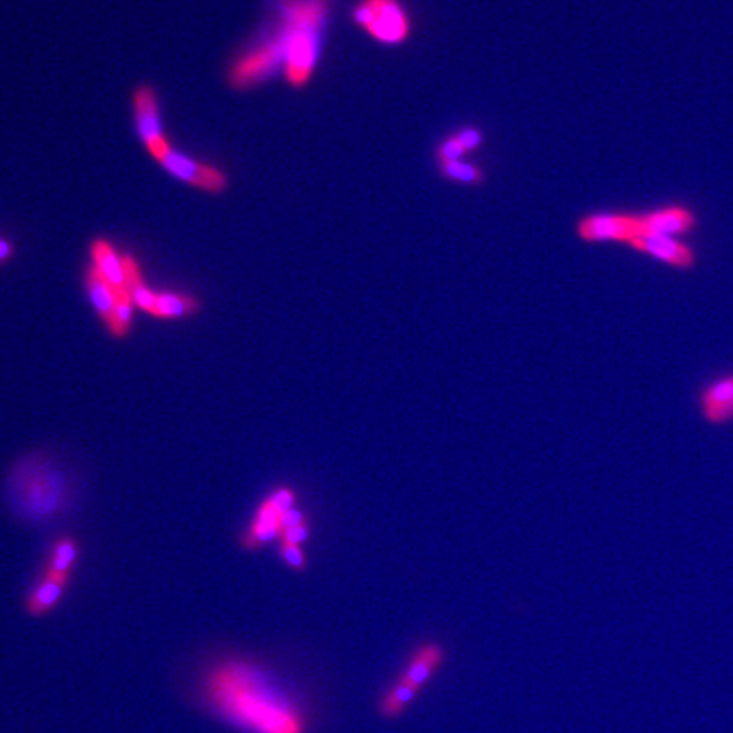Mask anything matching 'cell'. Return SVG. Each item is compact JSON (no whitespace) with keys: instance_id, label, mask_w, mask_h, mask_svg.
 I'll return each instance as SVG.
<instances>
[{"instance_id":"20","label":"cell","mask_w":733,"mask_h":733,"mask_svg":"<svg viewBox=\"0 0 733 733\" xmlns=\"http://www.w3.org/2000/svg\"><path fill=\"white\" fill-rule=\"evenodd\" d=\"M124 260H126V272H128V291L131 294L134 306L153 314L157 294L153 293L145 284L138 262L130 255H124Z\"/></svg>"},{"instance_id":"27","label":"cell","mask_w":733,"mask_h":733,"mask_svg":"<svg viewBox=\"0 0 733 733\" xmlns=\"http://www.w3.org/2000/svg\"><path fill=\"white\" fill-rule=\"evenodd\" d=\"M15 249L13 243L5 238H0V264L9 262L14 257Z\"/></svg>"},{"instance_id":"14","label":"cell","mask_w":733,"mask_h":733,"mask_svg":"<svg viewBox=\"0 0 733 733\" xmlns=\"http://www.w3.org/2000/svg\"><path fill=\"white\" fill-rule=\"evenodd\" d=\"M420 694H421V690L411 686L397 677L396 681H393L385 690L382 691L381 696L377 700V711L382 719H401Z\"/></svg>"},{"instance_id":"15","label":"cell","mask_w":733,"mask_h":733,"mask_svg":"<svg viewBox=\"0 0 733 733\" xmlns=\"http://www.w3.org/2000/svg\"><path fill=\"white\" fill-rule=\"evenodd\" d=\"M282 535V525H280V513L265 499L260 504L255 521L249 527L245 537L241 538V543L245 548H257L265 543L272 542Z\"/></svg>"},{"instance_id":"12","label":"cell","mask_w":733,"mask_h":733,"mask_svg":"<svg viewBox=\"0 0 733 733\" xmlns=\"http://www.w3.org/2000/svg\"><path fill=\"white\" fill-rule=\"evenodd\" d=\"M68 577H59L53 574L44 572L43 579L32 587L24 608L26 613L34 618H43V616L50 615L57 606H59L67 586H68Z\"/></svg>"},{"instance_id":"23","label":"cell","mask_w":733,"mask_h":733,"mask_svg":"<svg viewBox=\"0 0 733 733\" xmlns=\"http://www.w3.org/2000/svg\"><path fill=\"white\" fill-rule=\"evenodd\" d=\"M280 557L282 560L294 569V571H304L308 562H306V556L301 548V545H293V543H280Z\"/></svg>"},{"instance_id":"21","label":"cell","mask_w":733,"mask_h":733,"mask_svg":"<svg viewBox=\"0 0 733 733\" xmlns=\"http://www.w3.org/2000/svg\"><path fill=\"white\" fill-rule=\"evenodd\" d=\"M77 557H78V545L74 538H68V537L59 538L53 545V552L48 562L46 572L70 579V572L74 569Z\"/></svg>"},{"instance_id":"26","label":"cell","mask_w":733,"mask_h":733,"mask_svg":"<svg viewBox=\"0 0 733 733\" xmlns=\"http://www.w3.org/2000/svg\"><path fill=\"white\" fill-rule=\"evenodd\" d=\"M301 523H306V520H304V514L303 511H299V510H289V511H285V513L280 514V525H282V529H291V527H297V525H301Z\"/></svg>"},{"instance_id":"18","label":"cell","mask_w":733,"mask_h":733,"mask_svg":"<svg viewBox=\"0 0 733 733\" xmlns=\"http://www.w3.org/2000/svg\"><path fill=\"white\" fill-rule=\"evenodd\" d=\"M201 304L195 297L187 294L162 293L157 294V303L153 316L162 320H180L197 314Z\"/></svg>"},{"instance_id":"24","label":"cell","mask_w":733,"mask_h":733,"mask_svg":"<svg viewBox=\"0 0 733 733\" xmlns=\"http://www.w3.org/2000/svg\"><path fill=\"white\" fill-rule=\"evenodd\" d=\"M267 501L279 511L280 514L293 510L295 502V493L289 487H280L276 493H272Z\"/></svg>"},{"instance_id":"11","label":"cell","mask_w":733,"mask_h":733,"mask_svg":"<svg viewBox=\"0 0 733 733\" xmlns=\"http://www.w3.org/2000/svg\"><path fill=\"white\" fill-rule=\"evenodd\" d=\"M484 143L485 132L479 126L466 124L441 140L435 148V160L437 163L464 160L470 153L479 151Z\"/></svg>"},{"instance_id":"25","label":"cell","mask_w":733,"mask_h":733,"mask_svg":"<svg viewBox=\"0 0 733 733\" xmlns=\"http://www.w3.org/2000/svg\"><path fill=\"white\" fill-rule=\"evenodd\" d=\"M280 538H282V542L293 543V545H301V543L306 542L309 538L308 523H301L297 527L282 529Z\"/></svg>"},{"instance_id":"6","label":"cell","mask_w":733,"mask_h":733,"mask_svg":"<svg viewBox=\"0 0 733 733\" xmlns=\"http://www.w3.org/2000/svg\"><path fill=\"white\" fill-rule=\"evenodd\" d=\"M637 216H638L637 236L667 235L686 238L691 233H694L701 222L698 209L690 203H683V201H673V203L642 209V211H637Z\"/></svg>"},{"instance_id":"5","label":"cell","mask_w":733,"mask_h":733,"mask_svg":"<svg viewBox=\"0 0 733 733\" xmlns=\"http://www.w3.org/2000/svg\"><path fill=\"white\" fill-rule=\"evenodd\" d=\"M638 233L637 211L625 209H606L584 214L575 222V235L581 241L596 243H615L630 245L631 240Z\"/></svg>"},{"instance_id":"3","label":"cell","mask_w":733,"mask_h":733,"mask_svg":"<svg viewBox=\"0 0 733 733\" xmlns=\"http://www.w3.org/2000/svg\"><path fill=\"white\" fill-rule=\"evenodd\" d=\"M9 493L17 513L26 514L28 520H43L65 506L67 483L59 470L28 458L13 472Z\"/></svg>"},{"instance_id":"8","label":"cell","mask_w":733,"mask_h":733,"mask_svg":"<svg viewBox=\"0 0 733 733\" xmlns=\"http://www.w3.org/2000/svg\"><path fill=\"white\" fill-rule=\"evenodd\" d=\"M158 163L165 172L195 189L211 194H221L228 189V176L220 168L197 162L174 148H170Z\"/></svg>"},{"instance_id":"4","label":"cell","mask_w":733,"mask_h":733,"mask_svg":"<svg viewBox=\"0 0 733 733\" xmlns=\"http://www.w3.org/2000/svg\"><path fill=\"white\" fill-rule=\"evenodd\" d=\"M350 21L382 46H401L410 41L414 30L404 0H357L350 9Z\"/></svg>"},{"instance_id":"10","label":"cell","mask_w":733,"mask_h":733,"mask_svg":"<svg viewBox=\"0 0 733 733\" xmlns=\"http://www.w3.org/2000/svg\"><path fill=\"white\" fill-rule=\"evenodd\" d=\"M445 662H447L445 647L441 646L440 642L426 640L411 652L401 674L397 677L411 686L423 691L426 684L440 673Z\"/></svg>"},{"instance_id":"19","label":"cell","mask_w":733,"mask_h":733,"mask_svg":"<svg viewBox=\"0 0 733 733\" xmlns=\"http://www.w3.org/2000/svg\"><path fill=\"white\" fill-rule=\"evenodd\" d=\"M440 176L464 187H481L487 180V174L479 163L470 162L467 158L464 160H454V162L437 163Z\"/></svg>"},{"instance_id":"17","label":"cell","mask_w":733,"mask_h":733,"mask_svg":"<svg viewBox=\"0 0 733 733\" xmlns=\"http://www.w3.org/2000/svg\"><path fill=\"white\" fill-rule=\"evenodd\" d=\"M86 289H87L88 299H90L92 306L95 309V312L99 314V318L103 320L105 326L111 328L118 293L114 291V287L107 280L104 279L101 272L94 265L87 270Z\"/></svg>"},{"instance_id":"7","label":"cell","mask_w":733,"mask_h":733,"mask_svg":"<svg viewBox=\"0 0 733 733\" xmlns=\"http://www.w3.org/2000/svg\"><path fill=\"white\" fill-rule=\"evenodd\" d=\"M132 109L136 132L148 151L153 155V158L158 162L170 149V145L163 131L162 114L155 90L148 86L136 88L132 95Z\"/></svg>"},{"instance_id":"16","label":"cell","mask_w":733,"mask_h":733,"mask_svg":"<svg viewBox=\"0 0 733 733\" xmlns=\"http://www.w3.org/2000/svg\"><path fill=\"white\" fill-rule=\"evenodd\" d=\"M733 377L711 384L701 397L704 416L711 423H725L732 418Z\"/></svg>"},{"instance_id":"22","label":"cell","mask_w":733,"mask_h":733,"mask_svg":"<svg viewBox=\"0 0 733 733\" xmlns=\"http://www.w3.org/2000/svg\"><path fill=\"white\" fill-rule=\"evenodd\" d=\"M132 312H134V303H132L130 291L119 293L114 312H113V323L109 328L113 337L124 338L130 333L132 326V316H134Z\"/></svg>"},{"instance_id":"9","label":"cell","mask_w":733,"mask_h":733,"mask_svg":"<svg viewBox=\"0 0 733 733\" xmlns=\"http://www.w3.org/2000/svg\"><path fill=\"white\" fill-rule=\"evenodd\" d=\"M629 249L677 270H691L698 264V251L684 238L667 235L637 236Z\"/></svg>"},{"instance_id":"28","label":"cell","mask_w":733,"mask_h":733,"mask_svg":"<svg viewBox=\"0 0 733 733\" xmlns=\"http://www.w3.org/2000/svg\"><path fill=\"white\" fill-rule=\"evenodd\" d=\"M732 414H733V404H732Z\"/></svg>"},{"instance_id":"1","label":"cell","mask_w":733,"mask_h":733,"mask_svg":"<svg viewBox=\"0 0 733 733\" xmlns=\"http://www.w3.org/2000/svg\"><path fill=\"white\" fill-rule=\"evenodd\" d=\"M187 703L236 733H312L311 692L274 660L240 650L209 652L184 679Z\"/></svg>"},{"instance_id":"2","label":"cell","mask_w":733,"mask_h":733,"mask_svg":"<svg viewBox=\"0 0 733 733\" xmlns=\"http://www.w3.org/2000/svg\"><path fill=\"white\" fill-rule=\"evenodd\" d=\"M279 14L274 38L284 55V74L293 87H306L321 59L331 0H279Z\"/></svg>"},{"instance_id":"13","label":"cell","mask_w":733,"mask_h":733,"mask_svg":"<svg viewBox=\"0 0 733 733\" xmlns=\"http://www.w3.org/2000/svg\"><path fill=\"white\" fill-rule=\"evenodd\" d=\"M90 251L94 258V267L101 272L104 279L114 287V291L118 294L128 291V272L124 255L121 257L107 240H95Z\"/></svg>"}]
</instances>
